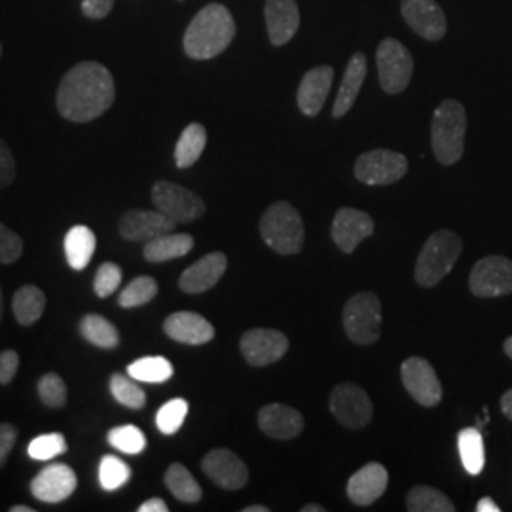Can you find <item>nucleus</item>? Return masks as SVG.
I'll return each mask as SVG.
<instances>
[{
	"label": "nucleus",
	"instance_id": "nucleus-24",
	"mask_svg": "<svg viewBox=\"0 0 512 512\" xmlns=\"http://www.w3.org/2000/svg\"><path fill=\"white\" fill-rule=\"evenodd\" d=\"M264 14L270 42L274 46H283L296 35L300 25V12L294 0H268Z\"/></svg>",
	"mask_w": 512,
	"mask_h": 512
},
{
	"label": "nucleus",
	"instance_id": "nucleus-33",
	"mask_svg": "<svg viewBox=\"0 0 512 512\" xmlns=\"http://www.w3.org/2000/svg\"><path fill=\"white\" fill-rule=\"evenodd\" d=\"M406 509L410 512H454L456 505L437 488L414 486L406 495Z\"/></svg>",
	"mask_w": 512,
	"mask_h": 512
},
{
	"label": "nucleus",
	"instance_id": "nucleus-36",
	"mask_svg": "<svg viewBox=\"0 0 512 512\" xmlns=\"http://www.w3.org/2000/svg\"><path fill=\"white\" fill-rule=\"evenodd\" d=\"M110 393L118 403L131 410H141L147 404V393L143 391L141 385L135 384L131 376L128 378L124 374H112Z\"/></svg>",
	"mask_w": 512,
	"mask_h": 512
},
{
	"label": "nucleus",
	"instance_id": "nucleus-14",
	"mask_svg": "<svg viewBox=\"0 0 512 512\" xmlns=\"http://www.w3.org/2000/svg\"><path fill=\"white\" fill-rule=\"evenodd\" d=\"M202 469L222 490L236 492L249 482V469L236 452L228 448H215L202 459Z\"/></svg>",
	"mask_w": 512,
	"mask_h": 512
},
{
	"label": "nucleus",
	"instance_id": "nucleus-39",
	"mask_svg": "<svg viewBox=\"0 0 512 512\" xmlns=\"http://www.w3.org/2000/svg\"><path fill=\"white\" fill-rule=\"evenodd\" d=\"M67 384L65 380L55 374V372H48L38 380V397L48 408H63L67 404Z\"/></svg>",
	"mask_w": 512,
	"mask_h": 512
},
{
	"label": "nucleus",
	"instance_id": "nucleus-43",
	"mask_svg": "<svg viewBox=\"0 0 512 512\" xmlns=\"http://www.w3.org/2000/svg\"><path fill=\"white\" fill-rule=\"evenodd\" d=\"M23 255V239L0 222V264H14Z\"/></svg>",
	"mask_w": 512,
	"mask_h": 512
},
{
	"label": "nucleus",
	"instance_id": "nucleus-17",
	"mask_svg": "<svg viewBox=\"0 0 512 512\" xmlns=\"http://www.w3.org/2000/svg\"><path fill=\"white\" fill-rule=\"evenodd\" d=\"M175 226L177 222L158 209L156 211L131 209L126 211L118 222L120 236L128 241H150L162 234L173 232Z\"/></svg>",
	"mask_w": 512,
	"mask_h": 512
},
{
	"label": "nucleus",
	"instance_id": "nucleus-29",
	"mask_svg": "<svg viewBox=\"0 0 512 512\" xmlns=\"http://www.w3.org/2000/svg\"><path fill=\"white\" fill-rule=\"evenodd\" d=\"M458 450L463 469L469 475H480L486 463V454H484V439L478 427H465L459 431Z\"/></svg>",
	"mask_w": 512,
	"mask_h": 512
},
{
	"label": "nucleus",
	"instance_id": "nucleus-28",
	"mask_svg": "<svg viewBox=\"0 0 512 512\" xmlns=\"http://www.w3.org/2000/svg\"><path fill=\"white\" fill-rule=\"evenodd\" d=\"M46 310V294L35 285L19 287L12 298V311L21 327H33Z\"/></svg>",
	"mask_w": 512,
	"mask_h": 512
},
{
	"label": "nucleus",
	"instance_id": "nucleus-45",
	"mask_svg": "<svg viewBox=\"0 0 512 512\" xmlns=\"http://www.w3.org/2000/svg\"><path fill=\"white\" fill-rule=\"evenodd\" d=\"M19 368L18 351L4 349L0 353V385H8L14 382Z\"/></svg>",
	"mask_w": 512,
	"mask_h": 512
},
{
	"label": "nucleus",
	"instance_id": "nucleus-30",
	"mask_svg": "<svg viewBox=\"0 0 512 512\" xmlns=\"http://www.w3.org/2000/svg\"><path fill=\"white\" fill-rule=\"evenodd\" d=\"M80 334L93 346L101 349H116L120 346V332L103 315L90 313L80 319Z\"/></svg>",
	"mask_w": 512,
	"mask_h": 512
},
{
	"label": "nucleus",
	"instance_id": "nucleus-18",
	"mask_svg": "<svg viewBox=\"0 0 512 512\" xmlns=\"http://www.w3.org/2000/svg\"><path fill=\"white\" fill-rule=\"evenodd\" d=\"M404 19L408 27L427 40H440L446 35V16L435 0H403Z\"/></svg>",
	"mask_w": 512,
	"mask_h": 512
},
{
	"label": "nucleus",
	"instance_id": "nucleus-8",
	"mask_svg": "<svg viewBox=\"0 0 512 512\" xmlns=\"http://www.w3.org/2000/svg\"><path fill=\"white\" fill-rule=\"evenodd\" d=\"M330 412L346 429H363L374 416L372 401L361 385L344 382L330 393Z\"/></svg>",
	"mask_w": 512,
	"mask_h": 512
},
{
	"label": "nucleus",
	"instance_id": "nucleus-23",
	"mask_svg": "<svg viewBox=\"0 0 512 512\" xmlns=\"http://www.w3.org/2000/svg\"><path fill=\"white\" fill-rule=\"evenodd\" d=\"M334 71L329 65L315 67L304 74L300 88H298V107L306 116H317L325 107V101L329 97Z\"/></svg>",
	"mask_w": 512,
	"mask_h": 512
},
{
	"label": "nucleus",
	"instance_id": "nucleus-54",
	"mask_svg": "<svg viewBox=\"0 0 512 512\" xmlns=\"http://www.w3.org/2000/svg\"><path fill=\"white\" fill-rule=\"evenodd\" d=\"M503 349H505L507 357H511L512 359V336L511 338H507V340H505V344H503Z\"/></svg>",
	"mask_w": 512,
	"mask_h": 512
},
{
	"label": "nucleus",
	"instance_id": "nucleus-49",
	"mask_svg": "<svg viewBox=\"0 0 512 512\" xmlns=\"http://www.w3.org/2000/svg\"><path fill=\"white\" fill-rule=\"evenodd\" d=\"M499 505H495L494 499L492 497H482L480 501H478V505H476V512H499Z\"/></svg>",
	"mask_w": 512,
	"mask_h": 512
},
{
	"label": "nucleus",
	"instance_id": "nucleus-16",
	"mask_svg": "<svg viewBox=\"0 0 512 512\" xmlns=\"http://www.w3.org/2000/svg\"><path fill=\"white\" fill-rule=\"evenodd\" d=\"M78 478L73 469L65 463H52L44 467L31 482V494L42 503H61L74 494Z\"/></svg>",
	"mask_w": 512,
	"mask_h": 512
},
{
	"label": "nucleus",
	"instance_id": "nucleus-52",
	"mask_svg": "<svg viewBox=\"0 0 512 512\" xmlns=\"http://www.w3.org/2000/svg\"><path fill=\"white\" fill-rule=\"evenodd\" d=\"M10 512H35V509L29 505H14V507H10Z\"/></svg>",
	"mask_w": 512,
	"mask_h": 512
},
{
	"label": "nucleus",
	"instance_id": "nucleus-41",
	"mask_svg": "<svg viewBox=\"0 0 512 512\" xmlns=\"http://www.w3.org/2000/svg\"><path fill=\"white\" fill-rule=\"evenodd\" d=\"M188 414V403L184 399H171L156 414V425L164 435H175Z\"/></svg>",
	"mask_w": 512,
	"mask_h": 512
},
{
	"label": "nucleus",
	"instance_id": "nucleus-56",
	"mask_svg": "<svg viewBox=\"0 0 512 512\" xmlns=\"http://www.w3.org/2000/svg\"><path fill=\"white\" fill-rule=\"evenodd\" d=\"M0 55H2V46H0Z\"/></svg>",
	"mask_w": 512,
	"mask_h": 512
},
{
	"label": "nucleus",
	"instance_id": "nucleus-7",
	"mask_svg": "<svg viewBox=\"0 0 512 512\" xmlns=\"http://www.w3.org/2000/svg\"><path fill=\"white\" fill-rule=\"evenodd\" d=\"M382 90L389 95L403 93L414 73L412 55L395 38H385L376 52Z\"/></svg>",
	"mask_w": 512,
	"mask_h": 512
},
{
	"label": "nucleus",
	"instance_id": "nucleus-44",
	"mask_svg": "<svg viewBox=\"0 0 512 512\" xmlns=\"http://www.w3.org/2000/svg\"><path fill=\"white\" fill-rule=\"evenodd\" d=\"M16 181V160L10 147L0 139V190Z\"/></svg>",
	"mask_w": 512,
	"mask_h": 512
},
{
	"label": "nucleus",
	"instance_id": "nucleus-19",
	"mask_svg": "<svg viewBox=\"0 0 512 512\" xmlns=\"http://www.w3.org/2000/svg\"><path fill=\"white\" fill-rule=\"evenodd\" d=\"M228 258L224 253H209L196 260L190 268L184 270L179 277V287L186 294L207 293L220 281V277L226 274Z\"/></svg>",
	"mask_w": 512,
	"mask_h": 512
},
{
	"label": "nucleus",
	"instance_id": "nucleus-47",
	"mask_svg": "<svg viewBox=\"0 0 512 512\" xmlns=\"http://www.w3.org/2000/svg\"><path fill=\"white\" fill-rule=\"evenodd\" d=\"M114 6V0H82V12L90 19L107 18Z\"/></svg>",
	"mask_w": 512,
	"mask_h": 512
},
{
	"label": "nucleus",
	"instance_id": "nucleus-3",
	"mask_svg": "<svg viewBox=\"0 0 512 512\" xmlns=\"http://www.w3.org/2000/svg\"><path fill=\"white\" fill-rule=\"evenodd\" d=\"M465 131L467 114L463 105L454 99L442 101L431 122V145L439 164H458L465 148Z\"/></svg>",
	"mask_w": 512,
	"mask_h": 512
},
{
	"label": "nucleus",
	"instance_id": "nucleus-50",
	"mask_svg": "<svg viewBox=\"0 0 512 512\" xmlns=\"http://www.w3.org/2000/svg\"><path fill=\"white\" fill-rule=\"evenodd\" d=\"M501 410H503V414L512 421V389H509V391L501 397Z\"/></svg>",
	"mask_w": 512,
	"mask_h": 512
},
{
	"label": "nucleus",
	"instance_id": "nucleus-48",
	"mask_svg": "<svg viewBox=\"0 0 512 512\" xmlns=\"http://www.w3.org/2000/svg\"><path fill=\"white\" fill-rule=\"evenodd\" d=\"M139 512H167L169 511V507H167V503H165L164 499H160V497H152V499H148L145 501L143 505H139Z\"/></svg>",
	"mask_w": 512,
	"mask_h": 512
},
{
	"label": "nucleus",
	"instance_id": "nucleus-4",
	"mask_svg": "<svg viewBox=\"0 0 512 512\" xmlns=\"http://www.w3.org/2000/svg\"><path fill=\"white\" fill-rule=\"evenodd\" d=\"M463 243L456 232L439 230L421 247L414 277L423 289H433L452 272L461 255Z\"/></svg>",
	"mask_w": 512,
	"mask_h": 512
},
{
	"label": "nucleus",
	"instance_id": "nucleus-51",
	"mask_svg": "<svg viewBox=\"0 0 512 512\" xmlns=\"http://www.w3.org/2000/svg\"><path fill=\"white\" fill-rule=\"evenodd\" d=\"M302 512H325V507H321L317 503H311V505H304Z\"/></svg>",
	"mask_w": 512,
	"mask_h": 512
},
{
	"label": "nucleus",
	"instance_id": "nucleus-20",
	"mask_svg": "<svg viewBox=\"0 0 512 512\" xmlns=\"http://www.w3.org/2000/svg\"><path fill=\"white\" fill-rule=\"evenodd\" d=\"M164 332L171 340L188 346H203L215 338V327L194 311L171 313L164 321Z\"/></svg>",
	"mask_w": 512,
	"mask_h": 512
},
{
	"label": "nucleus",
	"instance_id": "nucleus-13",
	"mask_svg": "<svg viewBox=\"0 0 512 512\" xmlns=\"http://www.w3.org/2000/svg\"><path fill=\"white\" fill-rule=\"evenodd\" d=\"M401 378L408 395L421 406H437L442 401V384L427 359L410 357L401 366Z\"/></svg>",
	"mask_w": 512,
	"mask_h": 512
},
{
	"label": "nucleus",
	"instance_id": "nucleus-11",
	"mask_svg": "<svg viewBox=\"0 0 512 512\" xmlns=\"http://www.w3.org/2000/svg\"><path fill=\"white\" fill-rule=\"evenodd\" d=\"M469 289L478 298L512 294V260L497 255L480 258L469 277Z\"/></svg>",
	"mask_w": 512,
	"mask_h": 512
},
{
	"label": "nucleus",
	"instance_id": "nucleus-10",
	"mask_svg": "<svg viewBox=\"0 0 512 512\" xmlns=\"http://www.w3.org/2000/svg\"><path fill=\"white\" fill-rule=\"evenodd\" d=\"M152 202L158 211L171 217L177 224L194 222L205 213V203L200 196H196L181 184L169 183V181L154 183Z\"/></svg>",
	"mask_w": 512,
	"mask_h": 512
},
{
	"label": "nucleus",
	"instance_id": "nucleus-22",
	"mask_svg": "<svg viewBox=\"0 0 512 512\" xmlns=\"http://www.w3.org/2000/svg\"><path fill=\"white\" fill-rule=\"evenodd\" d=\"M387 482H389V475H387L384 465L368 463L349 478V499L359 507H368L384 495Z\"/></svg>",
	"mask_w": 512,
	"mask_h": 512
},
{
	"label": "nucleus",
	"instance_id": "nucleus-21",
	"mask_svg": "<svg viewBox=\"0 0 512 512\" xmlns=\"http://www.w3.org/2000/svg\"><path fill=\"white\" fill-rule=\"evenodd\" d=\"M258 427L270 439L291 440L302 433L304 418L293 406L266 404L258 412Z\"/></svg>",
	"mask_w": 512,
	"mask_h": 512
},
{
	"label": "nucleus",
	"instance_id": "nucleus-38",
	"mask_svg": "<svg viewBox=\"0 0 512 512\" xmlns=\"http://www.w3.org/2000/svg\"><path fill=\"white\" fill-rule=\"evenodd\" d=\"M131 476V469L128 463L116 456H105L99 463V484L107 492L120 490Z\"/></svg>",
	"mask_w": 512,
	"mask_h": 512
},
{
	"label": "nucleus",
	"instance_id": "nucleus-35",
	"mask_svg": "<svg viewBox=\"0 0 512 512\" xmlns=\"http://www.w3.org/2000/svg\"><path fill=\"white\" fill-rule=\"evenodd\" d=\"M156 294H158L156 279L150 275H139L120 293L118 304L126 310L141 308L148 302H152L156 298Z\"/></svg>",
	"mask_w": 512,
	"mask_h": 512
},
{
	"label": "nucleus",
	"instance_id": "nucleus-27",
	"mask_svg": "<svg viewBox=\"0 0 512 512\" xmlns=\"http://www.w3.org/2000/svg\"><path fill=\"white\" fill-rule=\"evenodd\" d=\"M95 245H97V239L92 228L82 224L73 226L65 236V256L69 266L78 272L86 270L88 264L92 262Z\"/></svg>",
	"mask_w": 512,
	"mask_h": 512
},
{
	"label": "nucleus",
	"instance_id": "nucleus-25",
	"mask_svg": "<svg viewBox=\"0 0 512 512\" xmlns=\"http://www.w3.org/2000/svg\"><path fill=\"white\" fill-rule=\"evenodd\" d=\"M366 78V57L365 54L357 52V54L351 55L349 59L348 67H346V73L342 78V84H340V92L336 95V101H334V109L332 114L334 118H342L346 116L351 107L355 105L357 101V95L363 88V82Z\"/></svg>",
	"mask_w": 512,
	"mask_h": 512
},
{
	"label": "nucleus",
	"instance_id": "nucleus-6",
	"mask_svg": "<svg viewBox=\"0 0 512 512\" xmlns=\"http://www.w3.org/2000/svg\"><path fill=\"white\" fill-rule=\"evenodd\" d=\"M344 330L357 346H372L382 334V302L374 293L351 296L342 311Z\"/></svg>",
	"mask_w": 512,
	"mask_h": 512
},
{
	"label": "nucleus",
	"instance_id": "nucleus-53",
	"mask_svg": "<svg viewBox=\"0 0 512 512\" xmlns=\"http://www.w3.org/2000/svg\"><path fill=\"white\" fill-rule=\"evenodd\" d=\"M243 512H270V509L264 505H253V507H245Z\"/></svg>",
	"mask_w": 512,
	"mask_h": 512
},
{
	"label": "nucleus",
	"instance_id": "nucleus-9",
	"mask_svg": "<svg viewBox=\"0 0 512 512\" xmlns=\"http://www.w3.org/2000/svg\"><path fill=\"white\" fill-rule=\"evenodd\" d=\"M408 171V160L401 152L370 150L357 158L355 177L368 186H387L401 181Z\"/></svg>",
	"mask_w": 512,
	"mask_h": 512
},
{
	"label": "nucleus",
	"instance_id": "nucleus-31",
	"mask_svg": "<svg viewBox=\"0 0 512 512\" xmlns=\"http://www.w3.org/2000/svg\"><path fill=\"white\" fill-rule=\"evenodd\" d=\"M207 145V131L202 124H190L184 128L177 147H175V164L179 169H188L200 160Z\"/></svg>",
	"mask_w": 512,
	"mask_h": 512
},
{
	"label": "nucleus",
	"instance_id": "nucleus-34",
	"mask_svg": "<svg viewBox=\"0 0 512 512\" xmlns=\"http://www.w3.org/2000/svg\"><path fill=\"white\" fill-rule=\"evenodd\" d=\"M128 374L135 382L164 384L173 376V365L165 357H143L128 366Z\"/></svg>",
	"mask_w": 512,
	"mask_h": 512
},
{
	"label": "nucleus",
	"instance_id": "nucleus-26",
	"mask_svg": "<svg viewBox=\"0 0 512 512\" xmlns=\"http://www.w3.org/2000/svg\"><path fill=\"white\" fill-rule=\"evenodd\" d=\"M194 249V238L190 234H162L150 239L143 249V256L152 264L169 262L175 258L186 256Z\"/></svg>",
	"mask_w": 512,
	"mask_h": 512
},
{
	"label": "nucleus",
	"instance_id": "nucleus-2",
	"mask_svg": "<svg viewBox=\"0 0 512 512\" xmlns=\"http://www.w3.org/2000/svg\"><path fill=\"white\" fill-rule=\"evenodd\" d=\"M236 37V23L222 4H209L190 21L184 33V52L190 59H213Z\"/></svg>",
	"mask_w": 512,
	"mask_h": 512
},
{
	"label": "nucleus",
	"instance_id": "nucleus-12",
	"mask_svg": "<svg viewBox=\"0 0 512 512\" xmlns=\"http://www.w3.org/2000/svg\"><path fill=\"white\" fill-rule=\"evenodd\" d=\"M239 349L249 365L262 368L274 365L285 357L289 351V338L279 330H247L239 340Z\"/></svg>",
	"mask_w": 512,
	"mask_h": 512
},
{
	"label": "nucleus",
	"instance_id": "nucleus-37",
	"mask_svg": "<svg viewBox=\"0 0 512 512\" xmlns=\"http://www.w3.org/2000/svg\"><path fill=\"white\" fill-rule=\"evenodd\" d=\"M107 440L112 448H116L128 456H137L147 448V437L137 425L112 427L107 435Z\"/></svg>",
	"mask_w": 512,
	"mask_h": 512
},
{
	"label": "nucleus",
	"instance_id": "nucleus-5",
	"mask_svg": "<svg viewBox=\"0 0 512 512\" xmlns=\"http://www.w3.org/2000/svg\"><path fill=\"white\" fill-rule=\"evenodd\" d=\"M260 236L277 255H298L304 247V222L291 203L275 202L260 219Z\"/></svg>",
	"mask_w": 512,
	"mask_h": 512
},
{
	"label": "nucleus",
	"instance_id": "nucleus-46",
	"mask_svg": "<svg viewBox=\"0 0 512 512\" xmlns=\"http://www.w3.org/2000/svg\"><path fill=\"white\" fill-rule=\"evenodd\" d=\"M18 427L12 423H0V469L6 465L10 452L18 440Z\"/></svg>",
	"mask_w": 512,
	"mask_h": 512
},
{
	"label": "nucleus",
	"instance_id": "nucleus-1",
	"mask_svg": "<svg viewBox=\"0 0 512 512\" xmlns=\"http://www.w3.org/2000/svg\"><path fill=\"white\" fill-rule=\"evenodd\" d=\"M114 99L116 86L109 69L97 61H82L63 76L55 103L65 120L86 124L103 116Z\"/></svg>",
	"mask_w": 512,
	"mask_h": 512
},
{
	"label": "nucleus",
	"instance_id": "nucleus-32",
	"mask_svg": "<svg viewBox=\"0 0 512 512\" xmlns=\"http://www.w3.org/2000/svg\"><path fill=\"white\" fill-rule=\"evenodd\" d=\"M164 480L167 490L181 503L192 505V503H198L202 499V486L181 463L169 465V469L165 471Z\"/></svg>",
	"mask_w": 512,
	"mask_h": 512
},
{
	"label": "nucleus",
	"instance_id": "nucleus-55",
	"mask_svg": "<svg viewBox=\"0 0 512 512\" xmlns=\"http://www.w3.org/2000/svg\"><path fill=\"white\" fill-rule=\"evenodd\" d=\"M2 313H4V300H2V287H0V323H2Z\"/></svg>",
	"mask_w": 512,
	"mask_h": 512
},
{
	"label": "nucleus",
	"instance_id": "nucleus-42",
	"mask_svg": "<svg viewBox=\"0 0 512 512\" xmlns=\"http://www.w3.org/2000/svg\"><path fill=\"white\" fill-rule=\"evenodd\" d=\"M122 283V268L114 262H105L99 266L95 279H93V291L99 298H109L116 293V289Z\"/></svg>",
	"mask_w": 512,
	"mask_h": 512
},
{
	"label": "nucleus",
	"instance_id": "nucleus-40",
	"mask_svg": "<svg viewBox=\"0 0 512 512\" xmlns=\"http://www.w3.org/2000/svg\"><path fill=\"white\" fill-rule=\"evenodd\" d=\"M67 440L61 433H48V435H40L35 440H31L27 454L29 458L35 461H48V459L63 456L67 452Z\"/></svg>",
	"mask_w": 512,
	"mask_h": 512
},
{
	"label": "nucleus",
	"instance_id": "nucleus-15",
	"mask_svg": "<svg viewBox=\"0 0 512 512\" xmlns=\"http://www.w3.org/2000/svg\"><path fill=\"white\" fill-rule=\"evenodd\" d=\"M374 234V220L365 211L353 209V207H342L336 211L332 226H330V236L344 253H355L361 241L370 238Z\"/></svg>",
	"mask_w": 512,
	"mask_h": 512
}]
</instances>
